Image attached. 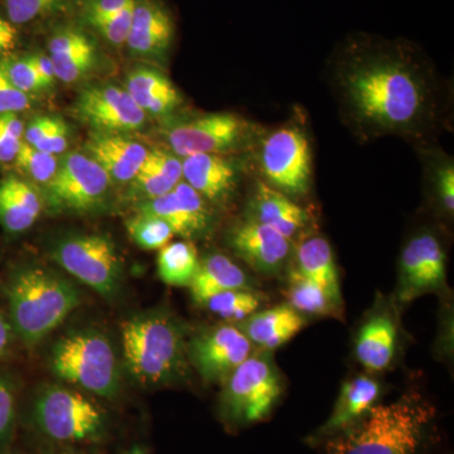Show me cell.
Wrapping results in <instances>:
<instances>
[{
	"label": "cell",
	"mask_w": 454,
	"mask_h": 454,
	"mask_svg": "<svg viewBox=\"0 0 454 454\" xmlns=\"http://www.w3.org/2000/svg\"><path fill=\"white\" fill-rule=\"evenodd\" d=\"M306 325L303 316L291 304L254 313L247 319L244 333L260 348L276 349L301 333Z\"/></svg>",
	"instance_id": "cell-25"
},
{
	"label": "cell",
	"mask_w": 454,
	"mask_h": 454,
	"mask_svg": "<svg viewBox=\"0 0 454 454\" xmlns=\"http://www.w3.org/2000/svg\"><path fill=\"white\" fill-rule=\"evenodd\" d=\"M122 355L130 375L145 387L177 380L187 361L184 331L163 312L137 315L122 322Z\"/></svg>",
	"instance_id": "cell-4"
},
{
	"label": "cell",
	"mask_w": 454,
	"mask_h": 454,
	"mask_svg": "<svg viewBox=\"0 0 454 454\" xmlns=\"http://www.w3.org/2000/svg\"><path fill=\"white\" fill-rule=\"evenodd\" d=\"M57 264L106 298L119 292L122 260L106 234H77L61 239L52 250Z\"/></svg>",
	"instance_id": "cell-7"
},
{
	"label": "cell",
	"mask_w": 454,
	"mask_h": 454,
	"mask_svg": "<svg viewBox=\"0 0 454 454\" xmlns=\"http://www.w3.org/2000/svg\"><path fill=\"white\" fill-rule=\"evenodd\" d=\"M31 106L29 95L18 90L9 82L4 71L0 68V114L20 113Z\"/></svg>",
	"instance_id": "cell-39"
},
{
	"label": "cell",
	"mask_w": 454,
	"mask_h": 454,
	"mask_svg": "<svg viewBox=\"0 0 454 454\" xmlns=\"http://www.w3.org/2000/svg\"><path fill=\"white\" fill-rule=\"evenodd\" d=\"M240 166L225 154H192L182 158V179L205 201L223 205L234 196Z\"/></svg>",
	"instance_id": "cell-18"
},
{
	"label": "cell",
	"mask_w": 454,
	"mask_h": 454,
	"mask_svg": "<svg viewBox=\"0 0 454 454\" xmlns=\"http://www.w3.org/2000/svg\"><path fill=\"white\" fill-rule=\"evenodd\" d=\"M70 0H3L9 22L26 25L66 11Z\"/></svg>",
	"instance_id": "cell-34"
},
{
	"label": "cell",
	"mask_w": 454,
	"mask_h": 454,
	"mask_svg": "<svg viewBox=\"0 0 454 454\" xmlns=\"http://www.w3.org/2000/svg\"><path fill=\"white\" fill-rule=\"evenodd\" d=\"M252 355V342L243 331L220 325L200 333L187 346V356L205 381L226 380Z\"/></svg>",
	"instance_id": "cell-13"
},
{
	"label": "cell",
	"mask_w": 454,
	"mask_h": 454,
	"mask_svg": "<svg viewBox=\"0 0 454 454\" xmlns=\"http://www.w3.org/2000/svg\"><path fill=\"white\" fill-rule=\"evenodd\" d=\"M283 393V382L267 355H250L226 379L223 406L236 423L260 422L270 414Z\"/></svg>",
	"instance_id": "cell-8"
},
{
	"label": "cell",
	"mask_w": 454,
	"mask_h": 454,
	"mask_svg": "<svg viewBox=\"0 0 454 454\" xmlns=\"http://www.w3.org/2000/svg\"><path fill=\"white\" fill-rule=\"evenodd\" d=\"M190 288L193 300L201 304L216 293L249 289L250 284L243 269L231 259L223 254H212L200 260L199 270Z\"/></svg>",
	"instance_id": "cell-27"
},
{
	"label": "cell",
	"mask_w": 454,
	"mask_h": 454,
	"mask_svg": "<svg viewBox=\"0 0 454 454\" xmlns=\"http://www.w3.org/2000/svg\"><path fill=\"white\" fill-rule=\"evenodd\" d=\"M139 212L160 217L169 223L175 235L186 239L207 231L212 221L203 197L184 181L167 195L140 203Z\"/></svg>",
	"instance_id": "cell-16"
},
{
	"label": "cell",
	"mask_w": 454,
	"mask_h": 454,
	"mask_svg": "<svg viewBox=\"0 0 454 454\" xmlns=\"http://www.w3.org/2000/svg\"><path fill=\"white\" fill-rule=\"evenodd\" d=\"M65 121L57 116L42 115L32 119L28 127L25 128L26 143L29 145L35 146L42 140L46 139L51 134L55 133L59 128L64 127Z\"/></svg>",
	"instance_id": "cell-41"
},
{
	"label": "cell",
	"mask_w": 454,
	"mask_h": 454,
	"mask_svg": "<svg viewBox=\"0 0 454 454\" xmlns=\"http://www.w3.org/2000/svg\"><path fill=\"white\" fill-rule=\"evenodd\" d=\"M23 140L13 138L0 131V162L8 163L16 160L20 146Z\"/></svg>",
	"instance_id": "cell-46"
},
{
	"label": "cell",
	"mask_w": 454,
	"mask_h": 454,
	"mask_svg": "<svg viewBox=\"0 0 454 454\" xmlns=\"http://www.w3.org/2000/svg\"><path fill=\"white\" fill-rule=\"evenodd\" d=\"M9 319L27 346L46 339L82 303L79 289L47 268H18L5 284Z\"/></svg>",
	"instance_id": "cell-2"
},
{
	"label": "cell",
	"mask_w": 454,
	"mask_h": 454,
	"mask_svg": "<svg viewBox=\"0 0 454 454\" xmlns=\"http://www.w3.org/2000/svg\"><path fill=\"white\" fill-rule=\"evenodd\" d=\"M33 67H35V73L40 77L42 86L43 90L51 89L56 82V73L55 67H53L52 61H51L49 55H43V53H35V55H29Z\"/></svg>",
	"instance_id": "cell-44"
},
{
	"label": "cell",
	"mask_w": 454,
	"mask_h": 454,
	"mask_svg": "<svg viewBox=\"0 0 454 454\" xmlns=\"http://www.w3.org/2000/svg\"><path fill=\"white\" fill-rule=\"evenodd\" d=\"M286 297L293 309L306 315H333L340 306L322 286L303 276L297 268L289 271Z\"/></svg>",
	"instance_id": "cell-31"
},
{
	"label": "cell",
	"mask_w": 454,
	"mask_h": 454,
	"mask_svg": "<svg viewBox=\"0 0 454 454\" xmlns=\"http://www.w3.org/2000/svg\"><path fill=\"white\" fill-rule=\"evenodd\" d=\"M136 0H82V20L90 26L118 13Z\"/></svg>",
	"instance_id": "cell-40"
},
{
	"label": "cell",
	"mask_w": 454,
	"mask_h": 454,
	"mask_svg": "<svg viewBox=\"0 0 454 454\" xmlns=\"http://www.w3.org/2000/svg\"><path fill=\"white\" fill-rule=\"evenodd\" d=\"M395 343L396 327L389 317H372L358 333L356 340L358 361L369 372H382L393 361Z\"/></svg>",
	"instance_id": "cell-28"
},
{
	"label": "cell",
	"mask_w": 454,
	"mask_h": 454,
	"mask_svg": "<svg viewBox=\"0 0 454 454\" xmlns=\"http://www.w3.org/2000/svg\"><path fill=\"white\" fill-rule=\"evenodd\" d=\"M435 187L441 197L442 205L447 212L453 214L454 210V167L452 162L439 166L435 172Z\"/></svg>",
	"instance_id": "cell-42"
},
{
	"label": "cell",
	"mask_w": 454,
	"mask_h": 454,
	"mask_svg": "<svg viewBox=\"0 0 454 454\" xmlns=\"http://www.w3.org/2000/svg\"><path fill=\"white\" fill-rule=\"evenodd\" d=\"M0 454H9V453L5 452V450H4V452H0Z\"/></svg>",
	"instance_id": "cell-48"
},
{
	"label": "cell",
	"mask_w": 454,
	"mask_h": 454,
	"mask_svg": "<svg viewBox=\"0 0 454 454\" xmlns=\"http://www.w3.org/2000/svg\"><path fill=\"white\" fill-rule=\"evenodd\" d=\"M260 131L240 115L214 113L173 125L167 133L170 152L179 158L192 154H227L252 145Z\"/></svg>",
	"instance_id": "cell-9"
},
{
	"label": "cell",
	"mask_w": 454,
	"mask_h": 454,
	"mask_svg": "<svg viewBox=\"0 0 454 454\" xmlns=\"http://www.w3.org/2000/svg\"><path fill=\"white\" fill-rule=\"evenodd\" d=\"M175 35L172 17L155 0H137L127 46L139 59L164 62L168 57Z\"/></svg>",
	"instance_id": "cell-17"
},
{
	"label": "cell",
	"mask_w": 454,
	"mask_h": 454,
	"mask_svg": "<svg viewBox=\"0 0 454 454\" xmlns=\"http://www.w3.org/2000/svg\"><path fill=\"white\" fill-rule=\"evenodd\" d=\"M33 419L40 432L59 443L97 441L107 427L106 411L100 406L61 387L42 391L35 402Z\"/></svg>",
	"instance_id": "cell-6"
},
{
	"label": "cell",
	"mask_w": 454,
	"mask_h": 454,
	"mask_svg": "<svg viewBox=\"0 0 454 454\" xmlns=\"http://www.w3.org/2000/svg\"><path fill=\"white\" fill-rule=\"evenodd\" d=\"M68 140H70V128L67 124H65L64 127L59 128L55 133L51 134L46 139L38 143L35 148L44 152V153L61 154L67 149Z\"/></svg>",
	"instance_id": "cell-43"
},
{
	"label": "cell",
	"mask_w": 454,
	"mask_h": 454,
	"mask_svg": "<svg viewBox=\"0 0 454 454\" xmlns=\"http://www.w3.org/2000/svg\"><path fill=\"white\" fill-rule=\"evenodd\" d=\"M74 115L97 133L129 134L145 127L148 115L116 85L89 86L74 103Z\"/></svg>",
	"instance_id": "cell-12"
},
{
	"label": "cell",
	"mask_w": 454,
	"mask_h": 454,
	"mask_svg": "<svg viewBox=\"0 0 454 454\" xmlns=\"http://www.w3.org/2000/svg\"><path fill=\"white\" fill-rule=\"evenodd\" d=\"M229 243L236 255L262 274L282 270L292 250L289 239L250 217L231 230Z\"/></svg>",
	"instance_id": "cell-15"
},
{
	"label": "cell",
	"mask_w": 454,
	"mask_h": 454,
	"mask_svg": "<svg viewBox=\"0 0 454 454\" xmlns=\"http://www.w3.org/2000/svg\"><path fill=\"white\" fill-rule=\"evenodd\" d=\"M334 90L361 138L418 136L434 115V80L413 50L391 42L356 41L340 53Z\"/></svg>",
	"instance_id": "cell-1"
},
{
	"label": "cell",
	"mask_w": 454,
	"mask_h": 454,
	"mask_svg": "<svg viewBox=\"0 0 454 454\" xmlns=\"http://www.w3.org/2000/svg\"><path fill=\"white\" fill-rule=\"evenodd\" d=\"M131 454H139V453H137V452H133V453H131Z\"/></svg>",
	"instance_id": "cell-49"
},
{
	"label": "cell",
	"mask_w": 454,
	"mask_h": 454,
	"mask_svg": "<svg viewBox=\"0 0 454 454\" xmlns=\"http://www.w3.org/2000/svg\"><path fill=\"white\" fill-rule=\"evenodd\" d=\"M250 219L271 227L292 241L309 226V214L280 191L260 181L250 201Z\"/></svg>",
	"instance_id": "cell-20"
},
{
	"label": "cell",
	"mask_w": 454,
	"mask_h": 454,
	"mask_svg": "<svg viewBox=\"0 0 454 454\" xmlns=\"http://www.w3.org/2000/svg\"><path fill=\"white\" fill-rule=\"evenodd\" d=\"M340 304V278L331 245L321 236L306 239L297 250V267Z\"/></svg>",
	"instance_id": "cell-29"
},
{
	"label": "cell",
	"mask_w": 454,
	"mask_h": 454,
	"mask_svg": "<svg viewBox=\"0 0 454 454\" xmlns=\"http://www.w3.org/2000/svg\"><path fill=\"white\" fill-rule=\"evenodd\" d=\"M446 280V254L434 235L411 239L400 259L399 298L411 301L419 295L441 288Z\"/></svg>",
	"instance_id": "cell-14"
},
{
	"label": "cell",
	"mask_w": 454,
	"mask_h": 454,
	"mask_svg": "<svg viewBox=\"0 0 454 454\" xmlns=\"http://www.w3.org/2000/svg\"><path fill=\"white\" fill-rule=\"evenodd\" d=\"M136 2L122 9V11L118 12V13L98 20V22L92 23L89 27L95 29L104 40L109 42L113 46H121V44L127 43Z\"/></svg>",
	"instance_id": "cell-38"
},
{
	"label": "cell",
	"mask_w": 454,
	"mask_h": 454,
	"mask_svg": "<svg viewBox=\"0 0 454 454\" xmlns=\"http://www.w3.org/2000/svg\"><path fill=\"white\" fill-rule=\"evenodd\" d=\"M14 162H16L18 168L22 170L29 178L43 184H49L51 178L55 176L57 167H59L56 155L38 151L35 146L29 145L26 142H22V145H20Z\"/></svg>",
	"instance_id": "cell-35"
},
{
	"label": "cell",
	"mask_w": 454,
	"mask_h": 454,
	"mask_svg": "<svg viewBox=\"0 0 454 454\" xmlns=\"http://www.w3.org/2000/svg\"><path fill=\"white\" fill-rule=\"evenodd\" d=\"M125 227L133 243L143 250L162 249L175 235L168 223L145 212H138V215L127 220Z\"/></svg>",
	"instance_id": "cell-33"
},
{
	"label": "cell",
	"mask_w": 454,
	"mask_h": 454,
	"mask_svg": "<svg viewBox=\"0 0 454 454\" xmlns=\"http://www.w3.org/2000/svg\"><path fill=\"white\" fill-rule=\"evenodd\" d=\"M85 154L116 184H130L145 163L148 149L125 134L94 133L85 145Z\"/></svg>",
	"instance_id": "cell-19"
},
{
	"label": "cell",
	"mask_w": 454,
	"mask_h": 454,
	"mask_svg": "<svg viewBox=\"0 0 454 454\" xmlns=\"http://www.w3.org/2000/svg\"><path fill=\"white\" fill-rule=\"evenodd\" d=\"M201 306L226 321H243L259 309L260 298L249 289H235L216 293L203 301Z\"/></svg>",
	"instance_id": "cell-32"
},
{
	"label": "cell",
	"mask_w": 454,
	"mask_h": 454,
	"mask_svg": "<svg viewBox=\"0 0 454 454\" xmlns=\"http://www.w3.org/2000/svg\"><path fill=\"white\" fill-rule=\"evenodd\" d=\"M42 212L40 193L28 182L9 176L0 182V226L20 234L35 225Z\"/></svg>",
	"instance_id": "cell-24"
},
{
	"label": "cell",
	"mask_w": 454,
	"mask_h": 454,
	"mask_svg": "<svg viewBox=\"0 0 454 454\" xmlns=\"http://www.w3.org/2000/svg\"><path fill=\"white\" fill-rule=\"evenodd\" d=\"M434 414L419 395L373 405L354 426L328 439L325 454H415Z\"/></svg>",
	"instance_id": "cell-3"
},
{
	"label": "cell",
	"mask_w": 454,
	"mask_h": 454,
	"mask_svg": "<svg viewBox=\"0 0 454 454\" xmlns=\"http://www.w3.org/2000/svg\"><path fill=\"white\" fill-rule=\"evenodd\" d=\"M18 41L16 27L9 20L0 18V55L13 50Z\"/></svg>",
	"instance_id": "cell-47"
},
{
	"label": "cell",
	"mask_w": 454,
	"mask_h": 454,
	"mask_svg": "<svg viewBox=\"0 0 454 454\" xmlns=\"http://www.w3.org/2000/svg\"><path fill=\"white\" fill-rule=\"evenodd\" d=\"M260 168L265 184L284 195H307L312 182V152L306 130L298 124H286L265 137Z\"/></svg>",
	"instance_id": "cell-10"
},
{
	"label": "cell",
	"mask_w": 454,
	"mask_h": 454,
	"mask_svg": "<svg viewBox=\"0 0 454 454\" xmlns=\"http://www.w3.org/2000/svg\"><path fill=\"white\" fill-rule=\"evenodd\" d=\"M379 395L380 385L369 376H357L346 381L340 387L333 414L312 438L317 442L330 439L354 426L372 411Z\"/></svg>",
	"instance_id": "cell-22"
},
{
	"label": "cell",
	"mask_w": 454,
	"mask_h": 454,
	"mask_svg": "<svg viewBox=\"0 0 454 454\" xmlns=\"http://www.w3.org/2000/svg\"><path fill=\"white\" fill-rule=\"evenodd\" d=\"M199 267L196 247L187 241L167 244L158 255V276L167 286H190Z\"/></svg>",
	"instance_id": "cell-30"
},
{
	"label": "cell",
	"mask_w": 454,
	"mask_h": 454,
	"mask_svg": "<svg viewBox=\"0 0 454 454\" xmlns=\"http://www.w3.org/2000/svg\"><path fill=\"white\" fill-rule=\"evenodd\" d=\"M112 182L89 155L68 153L46 184L47 202L52 211H94L106 203Z\"/></svg>",
	"instance_id": "cell-11"
},
{
	"label": "cell",
	"mask_w": 454,
	"mask_h": 454,
	"mask_svg": "<svg viewBox=\"0 0 454 454\" xmlns=\"http://www.w3.org/2000/svg\"><path fill=\"white\" fill-rule=\"evenodd\" d=\"M16 337L8 316L0 310V358L7 356Z\"/></svg>",
	"instance_id": "cell-45"
},
{
	"label": "cell",
	"mask_w": 454,
	"mask_h": 454,
	"mask_svg": "<svg viewBox=\"0 0 454 454\" xmlns=\"http://www.w3.org/2000/svg\"><path fill=\"white\" fill-rule=\"evenodd\" d=\"M182 181V160L172 152L148 151L145 163L130 182V196L140 202L167 195Z\"/></svg>",
	"instance_id": "cell-26"
},
{
	"label": "cell",
	"mask_w": 454,
	"mask_h": 454,
	"mask_svg": "<svg viewBox=\"0 0 454 454\" xmlns=\"http://www.w3.org/2000/svg\"><path fill=\"white\" fill-rule=\"evenodd\" d=\"M0 68L4 71L9 82L27 95L43 90L40 77L35 73L28 56L9 57L3 59L0 61Z\"/></svg>",
	"instance_id": "cell-36"
},
{
	"label": "cell",
	"mask_w": 454,
	"mask_h": 454,
	"mask_svg": "<svg viewBox=\"0 0 454 454\" xmlns=\"http://www.w3.org/2000/svg\"><path fill=\"white\" fill-rule=\"evenodd\" d=\"M57 378L95 395L112 399L121 385V370L112 342L97 331H79L57 340L51 352Z\"/></svg>",
	"instance_id": "cell-5"
},
{
	"label": "cell",
	"mask_w": 454,
	"mask_h": 454,
	"mask_svg": "<svg viewBox=\"0 0 454 454\" xmlns=\"http://www.w3.org/2000/svg\"><path fill=\"white\" fill-rule=\"evenodd\" d=\"M16 417V391L7 376L0 372V452H4L13 437Z\"/></svg>",
	"instance_id": "cell-37"
},
{
	"label": "cell",
	"mask_w": 454,
	"mask_h": 454,
	"mask_svg": "<svg viewBox=\"0 0 454 454\" xmlns=\"http://www.w3.org/2000/svg\"><path fill=\"white\" fill-rule=\"evenodd\" d=\"M47 49L57 80L65 83L79 82L97 64V46L82 29H59L51 35Z\"/></svg>",
	"instance_id": "cell-21"
},
{
	"label": "cell",
	"mask_w": 454,
	"mask_h": 454,
	"mask_svg": "<svg viewBox=\"0 0 454 454\" xmlns=\"http://www.w3.org/2000/svg\"><path fill=\"white\" fill-rule=\"evenodd\" d=\"M125 90L146 115H169L184 103L181 92L168 77L149 66L133 68Z\"/></svg>",
	"instance_id": "cell-23"
}]
</instances>
